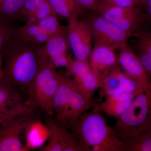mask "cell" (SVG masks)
<instances>
[{
  "instance_id": "13",
  "label": "cell",
  "mask_w": 151,
  "mask_h": 151,
  "mask_svg": "<svg viewBox=\"0 0 151 151\" xmlns=\"http://www.w3.org/2000/svg\"><path fill=\"white\" fill-rule=\"evenodd\" d=\"M116 50L112 47L105 45L94 44L88 62L99 81L119 63Z\"/></svg>"
},
{
  "instance_id": "34",
  "label": "cell",
  "mask_w": 151,
  "mask_h": 151,
  "mask_svg": "<svg viewBox=\"0 0 151 151\" xmlns=\"http://www.w3.org/2000/svg\"><path fill=\"white\" fill-rule=\"evenodd\" d=\"M4 77V63L2 55L0 52V81L2 80Z\"/></svg>"
},
{
  "instance_id": "28",
  "label": "cell",
  "mask_w": 151,
  "mask_h": 151,
  "mask_svg": "<svg viewBox=\"0 0 151 151\" xmlns=\"http://www.w3.org/2000/svg\"><path fill=\"white\" fill-rule=\"evenodd\" d=\"M46 0H26L23 6L19 18L27 19L35 12Z\"/></svg>"
},
{
  "instance_id": "2",
  "label": "cell",
  "mask_w": 151,
  "mask_h": 151,
  "mask_svg": "<svg viewBox=\"0 0 151 151\" xmlns=\"http://www.w3.org/2000/svg\"><path fill=\"white\" fill-rule=\"evenodd\" d=\"M84 113L67 127L91 151H123V143L99 110Z\"/></svg>"
},
{
  "instance_id": "10",
  "label": "cell",
  "mask_w": 151,
  "mask_h": 151,
  "mask_svg": "<svg viewBox=\"0 0 151 151\" xmlns=\"http://www.w3.org/2000/svg\"><path fill=\"white\" fill-rule=\"evenodd\" d=\"M65 75L84 95L94 100V93L99 89V81L92 71L88 61H81L70 58Z\"/></svg>"
},
{
  "instance_id": "17",
  "label": "cell",
  "mask_w": 151,
  "mask_h": 151,
  "mask_svg": "<svg viewBox=\"0 0 151 151\" xmlns=\"http://www.w3.org/2000/svg\"><path fill=\"white\" fill-rule=\"evenodd\" d=\"M70 49L66 29L57 35L50 37L37 50L38 59L47 60L53 57L67 53Z\"/></svg>"
},
{
  "instance_id": "3",
  "label": "cell",
  "mask_w": 151,
  "mask_h": 151,
  "mask_svg": "<svg viewBox=\"0 0 151 151\" xmlns=\"http://www.w3.org/2000/svg\"><path fill=\"white\" fill-rule=\"evenodd\" d=\"M113 127L120 140L151 130V89L138 94L129 107L116 119Z\"/></svg>"
},
{
  "instance_id": "18",
  "label": "cell",
  "mask_w": 151,
  "mask_h": 151,
  "mask_svg": "<svg viewBox=\"0 0 151 151\" xmlns=\"http://www.w3.org/2000/svg\"><path fill=\"white\" fill-rule=\"evenodd\" d=\"M20 91L3 78L0 81V111L9 110L24 103Z\"/></svg>"
},
{
  "instance_id": "7",
  "label": "cell",
  "mask_w": 151,
  "mask_h": 151,
  "mask_svg": "<svg viewBox=\"0 0 151 151\" xmlns=\"http://www.w3.org/2000/svg\"><path fill=\"white\" fill-rule=\"evenodd\" d=\"M97 13L130 37L137 33L142 19L139 9L125 8L103 2L100 3Z\"/></svg>"
},
{
  "instance_id": "16",
  "label": "cell",
  "mask_w": 151,
  "mask_h": 151,
  "mask_svg": "<svg viewBox=\"0 0 151 151\" xmlns=\"http://www.w3.org/2000/svg\"><path fill=\"white\" fill-rule=\"evenodd\" d=\"M24 133L25 145L29 151L42 147L50 136V131L46 124L32 119L26 127Z\"/></svg>"
},
{
  "instance_id": "29",
  "label": "cell",
  "mask_w": 151,
  "mask_h": 151,
  "mask_svg": "<svg viewBox=\"0 0 151 151\" xmlns=\"http://www.w3.org/2000/svg\"><path fill=\"white\" fill-rule=\"evenodd\" d=\"M80 8L83 10H88L93 12L97 13L101 0H75Z\"/></svg>"
},
{
  "instance_id": "5",
  "label": "cell",
  "mask_w": 151,
  "mask_h": 151,
  "mask_svg": "<svg viewBox=\"0 0 151 151\" xmlns=\"http://www.w3.org/2000/svg\"><path fill=\"white\" fill-rule=\"evenodd\" d=\"M85 19L89 24L94 44L105 45L119 50L127 44L130 36L113 23L95 13Z\"/></svg>"
},
{
  "instance_id": "33",
  "label": "cell",
  "mask_w": 151,
  "mask_h": 151,
  "mask_svg": "<svg viewBox=\"0 0 151 151\" xmlns=\"http://www.w3.org/2000/svg\"><path fill=\"white\" fill-rule=\"evenodd\" d=\"M144 9L145 10V13L144 14L145 17L151 23V0L147 1Z\"/></svg>"
},
{
  "instance_id": "12",
  "label": "cell",
  "mask_w": 151,
  "mask_h": 151,
  "mask_svg": "<svg viewBox=\"0 0 151 151\" xmlns=\"http://www.w3.org/2000/svg\"><path fill=\"white\" fill-rule=\"evenodd\" d=\"M99 89H100V99L141 89L134 82L124 74L119 63L112 68L99 81Z\"/></svg>"
},
{
  "instance_id": "15",
  "label": "cell",
  "mask_w": 151,
  "mask_h": 151,
  "mask_svg": "<svg viewBox=\"0 0 151 151\" xmlns=\"http://www.w3.org/2000/svg\"><path fill=\"white\" fill-rule=\"evenodd\" d=\"M144 92L138 89L132 92L111 95L105 97L103 102L99 105L95 104L94 107L116 119L127 110L137 95Z\"/></svg>"
},
{
  "instance_id": "1",
  "label": "cell",
  "mask_w": 151,
  "mask_h": 151,
  "mask_svg": "<svg viewBox=\"0 0 151 151\" xmlns=\"http://www.w3.org/2000/svg\"><path fill=\"white\" fill-rule=\"evenodd\" d=\"M40 47L21 40L16 35L0 52L4 63V79L21 91H27L34 80L39 66Z\"/></svg>"
},
{
  "instance_id": "19",
  "label": "cell",
  "mask_w": 151,
  "mask_h": 151,
  "mask_svg": "<svg viewBox=\"0 0 151 151\" xmlns=\"http://www.w3.org/2000/svg\"><path fill=\"white\" fill-rule=\"evenodd\" d=\"M138 53L141 62L151 79V33L138 32Z\"/></svg>"
},
{
  "instance_id": "36",
  "label": "cell",
  "mask_w": 151,
  "mask_h": 151,
  "mask_svg": "<svg viewBox=\"0 0 151 151\" xmlns=\"http://www.w3.org/2000/svg\"><path fill=\"white\" fill-rule=\"evenodd\" d=\"M1 1V0H0V1Z\"/></svg>"
},
{
  "instance_id": "8",
  "label": "cell",
  "mask_w": 151,
  "mask_h": 151,
  "mask_svg": "<svg viewBox=\"0 0 151 151\" xmlns=\"http://www.w3.org/2000/svg\"><path fill=\"white\" fill-rule=\"evenodd\" d=\"M46 125L50 131V136L42 151H91L79 141L67 127L56 120H47Z\"/></svg>"
},
{
  "instance_id": "26",
  "label": "cell",
  "mask_w": 151,
  "mask_h": 151,
  "mask_svg": "<svg viewBox=\"0 0 151 151\" xmlns=\"http://www.w3.org/2000/svg\"><path fill=\"white\" fill-rule=\"evenodd\" d=\"M53 11L57 15H59L67 20L76 14L63 0H47ZM79 16V15H78Z\"/></svg>"
},
{
  "instance_id": "27",
  "label": "cell",
  "mask_w": 151,
  "mask_h": 151,
  "mask_svg": "<svg viewBox=\"0 0 151 151\" xmlns=\"http://www.w3.org/2000/svg\"><path fill=\"white\" fill-rule=\"evenodd\" d=\"M54 14H56L55 13L47 0H46L38 9L35 12L26 20V22H27L37 23L38 22L45 18Z\"/></svg>"
},
{
  "instance_id": "23",
  "label": "cell",
  "mask_w": 151,
  "mask_h": 151,
  "mask_svg": "<svg viewBox=\"0 0 151 151\" xmlns=\"http://www.w3.org/2000/svg\"><path fill=\"white\" fill-rule=\"evenodd\" d=\"M33 106L29 100L15 108L6 111H0V125L9 119L22 115L32 114Z\"/></svg>"
},
{
  "instance_id": "24",
  "label": "cell",
  "mask_w": 151,
  "mask_h": 151,
  "mask_svg": "<svg viewBox=\"0 0 151 151\" xmlns=\"http://www.w3.org/2000/svg\"><path fill=\"white\" fill-rule=\"evenodd\" d=\"M42 30L37 23L27 22L17 30L16 35L21 40L30 43L35 35Z\"/></svg>"
},
{
  "instance_id": "32",
  "label": "cell",
  "mask_w": 151,
  "mask_h": 151,
  "mask_svg": "<svg viewBox=\"0 0 151 151\" xmlns=\"http://www.w3.org/2000/svg\"><path fill=\"white\" fill-rule=\"evenodd\" d=\"M67 5L74 13L79 15L83 12V10L80 8L76 2L75 0H63Z\"/></svg>"
},
{
  "instance_id": "14",
  "label": "cell",
  "mask_w": 151,
  "mask_h": 151,
  "mask_svg": "<svg viewBox=\"0 0 151 151\" xmlns=\"http://www.w3.org/2000/svg\"><path fill=\"white\" fill-rule=\"evenodd\" d=\"M95 105L94 100L86 97L75 86L68 100L60 123L67 127L77 121L89 108Z\"/></svg>"
},
{
  "instance_id": "22",
  "label": "cell",
  "mask_w": 151,
  "mask_h": 151,
  "mask_svg": "<svg viewBox=\"0 0 151 151\" xmlns=\"http://www.w3.org/2000/svg\"><path fill=\"white\" fill-rule=\"evenodd\" d=\"M57 16L56 14H52L37 23L42 29L50 37L61 33L66 30L60 25Z\"/></svg>"
},
{
  "instance_id": "9",
  "label": "cell",
  "mask_w": 151,
  "mask_h": 151,
  "mask_svg": "<svg viewBox=\"0 0 151 151\" xmlns=\"http://www.w3.org/2000/svg\"><path fill=\"white\" fill-rule=\"evenodd\" d=\"M32 114L9 119L0 125V151H29L22 137Z\"/></svg>"
},
{
  "instance_id": "4",
  "label": "cell",
  "mask_w": 151,
  "mask_h": 151,
  "mask_svg": "<svg viewBox=\"0 0 151 151\" xmlns=\"http://www.w3.org/2000/svg\"><path fill=\"white\" fill-rule=\"evenodd\" d=\"M39 62L37 73L28 90L29 100L34 108H40L52 116L54 113L53 99L63 74L58 72L47 61L39 59Z\"/></svg>"
},
{
  "instance_id": "30",
  "label": "cell",
  "mask_w": 151,
  "mask_h": 151,
  "mask_svg": "<svg viewBox=\"0 0 151 151\" xmlns=\"http://www.w3.org/2000/svg\"><path fill=\"white\" fill-rule=\"evenodd\" d=\"M101 2L125 8L140 9L136 0H101Z\"/></svg>"
},
{
  "instance_id": "21",
  "label": "cell",
  "mask_w": 151,
  "mask_h": 151,
  "mask_svg": "<svg viewBox=\"0 0 151 151\" xmlns=\"http://www.w3.org/2000/svg\"><path fill=\"white\" fill-rule=\"evenodd\" d=\"M26 0H1L0 16L10 21L19 18L20 13Z\"/></svg>"
},
{
  "instance_id": "6",
  "label": "cell",
  "mask_w": 151,
  "mask_h": 151,
  "mask_svg": "<svg viewBox=\"0 0 151 151\" xmlns=\"http://www.w3.org/2000/svg\"><path fill=\"white\" fill-rule=\"evenodd\" d=\"M68 22V39L74 58L79 61H88L93 39L88 23L85 20H79L77 15Z\"/></svg>"
},
{
  "instance_id": "11",
  "label": "cell",
  "mask_w": 151,
  "mask_h": 151,
  "mask_svg": "<svg viewBox=\"0 0 151 151\" xmlns=\"http://www.w3.org/2000/svg\"><path fill=\"white\" fill-rule=\"evenodd\" d=\"M119 50L118 62L124 74L140 89L144 91L151 89V78L137 53L128 44Z\"/></svg>"
},
{
  "instance_id": "31",
  "label": "cell",
  "mask_w": 151,
  "mask_h": 151,
  "mask_svg": "<svg viewBox=\"0 0 151 151\" xmlns=\"http://www.w3.org/2000/svg\"><path fill=\"white\" fill-rule=\"evenodd\" d=\"M50 37L48 34L42 30L35 35L30 43L40 47L44 44Z\"/></svg>"
},
{
  "instance_id": "35",
  "label": "cell",
  "mask_w": 151,
  "mask_h": 151,
  "mask_svg": "<svg viewBox=\"0 0 151 151\" xmlns=\"http://www.w3.org/2000/svg\"><path fill=\"white\" fill-rule=\"evenodd\" d=\"M137 5L139 8H144L147 0H136Z\"/></svg>"
},
{
  "instance_id": "20",
  "label": "cell",
  "mask_w": 151,
  "mask_h": 151,
  "mask_svg": "<svg viewBox=\"0 0 151 151\" xmlns=\"http://www.w3.org/2000/svg\"><path fill=\"white\" fill-rule=\"evenodd\" d=\"M122 141L123 151H151V130Z\"/></svg>"
},
{
  "instance_id": "25",
  "label": "cell",
  "mask_w": 151,
  "mask_h": 151,
  "mask_svg": "<svg viewBox=\"0 0 151 151\" xmlns=\"http://www.w3.org/2000/svg\"><path fill=\"white\" fill-rule=\"evenodd\" d=\"M17 33L10 21L0 16V51Z\"/></svg>"
}]
</instances>
